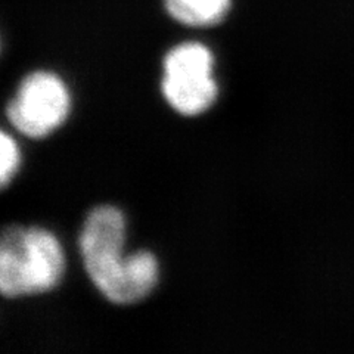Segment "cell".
Segmentation results:
<instances>
[{
    "instance_id": "6da1fadb",
    "label": "cell",
    "mask_w": 354,
    "mask_h": 354,
    "mask_svg": "<svg viewBox=\"0 0 354 354\" xmlns=\"http://www.w3.org/2000/svg\"><path fill=\"white\" fill-rule=\"evenodd\" d=\"M126 218L118 208L96 207L88 213L80 235L84 269L106 300L127 306L147 298L158 282V261L139 251L124 256Z\"/></svg>"
},
{
    "instance_id": "7a4b0ae2",
    "label": "cell",
    "mask_w": 354,
    "mask_h": 354,
    "mask_svg": "<svg viewBox=\"0 0 354 354\" xmlns=\"http://www.w3.org/2000/svg\"><path fill=\"white\" fill-rule=\"evenodd\" d=\"M65 270L59 241L46 229L12 225L0 239V291L5 298L37 295L58 286Z\"/></svg>"
},
{
    "instance_id": "3957f363",
    "label": "cell",
    "mask_w": 354,
    "mask_h": 354,
    "mask_svg": "<svg viewBox=\"0 0 354 354\" xmlns=\"http://www.w3.org/2000/svg\"><path fill=\"white\" fill-rule=\"evenodd\" d=\"M71 97L57 74L36 71L21 82L17 96L6 106V117L19 133L41 139L68 118Z\"/></svg>"
},
{
    "instance_id": "277c9868",
    "label": "cell",
    "mask_w": 354,
    "mask_h": 354,
    "mask_svg": "<svg viewBox=\"0 0 354 354\" xmlns=\"http://www.w3.org/2000/svg\"><path fill=\"white\" fill-rule=\"evenodd\" d=\"M161 91L169 105L186 117L205 113L218 95L213 70L208 68L165 70Z\"/></svg>"
},
{
    "instance_id": "5b68a950",
    "label": "cell",
    "mask_w": 354,
    "mask_h": 354,
    "mask_svg": "<svg viewBox=\"0 0 354 354\" xmlns=\"http://www.w3.org/2000/svg\"><path fill=\"white\" fill-rule=\"evenodd\" d=\"M167 12L185 26L209 27L225 19L230 0H164Z\"/></svg>"
},
{
    "instance_id": "8992f818",
    "label": "cell",
    "mask_w": 354,
    "mask_h": 354,
    "mask_svg": "<svg viewBox=\"0 0 354 354\" xmlns=\"http://www.w3.org/2000/svg\"><path fill=\"white\" fill-rule=\"evenodd\" d=\"M0 152H2V157H0V161H2V165H0V183H2V187H6L8 183L14 179L21 162L17 143L6 131H2V136H0Z\"/></svg>"
}]
</instances>
